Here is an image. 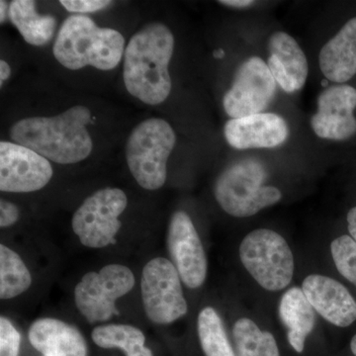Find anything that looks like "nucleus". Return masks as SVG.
I'll use <instances>...</instances> for the list:
<instances>
[{"label": "nucleus", "instance_id": "1", "mask_svg": "<svg viewBox=\"0 0 356 356\" xmlns=\"http://www.w3.org/2000/svg\"><path fill=\"white\" fill-rule=\"evenodd\" d=\"M175 37L163 23L145 26L131 38L124 54L123 79L128 92L147 105H159L170 95L168 65Z\"/></svg>", "mask_w": 356, "mask_h": 356}, {"label": "nucleus", "instance_id": "2", "mask_svg": "<svg viewBox=\"0 0 356 356\" xmlns=\"http://www.w3.org/2000/svg\"><path fill=\"white\" fill-rule=\"evenodd\" d=\"M90 121V110L76 105L56 116L29 117L16 122L10 129V138L49 161L72 165L92 152V139L86 129Z\"/></svg>", "mask_w": 356, "mask_h": 356}, {"label": "nucleus", "instance_id": "3", "mask_svg": "<svg viewBox=\"0 0 356 356\" xmlns=\"http://www.w3.org/2000/svg\"><path fill=\"white\" fill-rule=\"evenodd\" d=\"M125 50V39L120 32L98 27L91 18L79 14L64 21L53 47L56 60L72 70L88 65L113 70L120 64Z\"/></svg>", "mask_w": 356, "mask_h": 356}, {"label": "nucleus", "instance_id": "4", "mask_svg": "<svg viewBox=\"0 0 356 356\" xmlns=\"http://www.w3.org/2000/svg\"><path fill=\"white\" fill-rule=\"evenodd\" d=\"M175 142V131L163 119H147L134 129L126 145V159L140 187L156 191L165 185L166 165Z\"/></svg>", "mask_w": 356, "mask_h": 356}, {"label": "nucleus", "instance_id": "5", "mask_svg": "<svg viewBox=\"0 0 356 356\" xmlns=\"http://www.w3.org/2000/svg\"><path fill=\"white\" fill-rule=\"evenodd\" d=\"M266 172L259 161L247 159L229 166L218 177L215 197L225 212L236 218L252 217L280 202V189L264 185Z\"/></svg>", "mask_w": 356, "mask_h": 356}, {"label": "nucleus", "instance_id": "6", "mask_svg": "<svg viewBox=\"0 0 356 356\" xmlns=\"http://www.w3.org/2000/svg\"><path fill=\"white\" fill-rule=\"evenodd\" d=\"M240 257L248 273L268 291L285 289L292 281L295 264L291 248L276 232H250L241 243Z\"/></svg>", "mask_w": 356, "mask_h": 356}, {"label": "nucleus", "instance_id": "7", "mask_svg": "<svg viewBox=\"0 0 356 356\" xmlns=\"http://www.w3.org/2000/svg\"><path fill=\"white\" fill-rule=\"evenodd\" d=\"M135 276L121 264H109L99 273H88L74 289L77 310L90 324L106 322L118 315L115 302L132 291Z\"/></svg>", "mask_w": 356, "mask_h": 356}, {"label": "nucleus", "instance_id": "8", "mask_svg": "<svg viewBox=\"0 0 356 356\" xmlns=\"http://www.w3.org/2000/svg\"><path fill=\"white\" fill-rule=\"evenodd\" d=\"M127 205V195L121 189H100L77 208L72 217V229L86 247L102 248L113 245L122 226L119 217Z\"/></svg>", "mask_w": 356, "mask_h": 356}, {"label": "nucleus", "instance_id": "9", "mask_svg": "<svg viewBox=\"0 0 356 356\" xmlns=\"http://www.w3.org/2000/svg\"><path fill=\"white\" fill-rule=\"evenodd\" d=\"M140 291L147 317L154 324H172L188 312L179 273L163 257L152 259L144 267Z\"/></svg>", "mask_w": 356, "mask_h": 356}, {"label": "nucleus", "instance_id": "10", "mask_svg": "<svg viewBox=\"0 0 356 356\" xmlns=\"http://www.w3.org/2000/svg\"><path fill=\"white\" fill-rule=\"evenodd\" d=\"M277 83L261 58L252 57L240 65L222 100L232 119L264 113L276 95Z\"/></svg>", "mask_w": 356, "mask_h": 356}, {"label": "nucleus", "instance_id": "11", "mask_svg": "<svg viewBox=\"0 0 356 356\" xmlns=\"http://www.w3.org/2000/svg\"><path fill=\"white\" fill-rule=\"evenodd\" d=\"M50 161L15 143H0V191L28 193L44 188L53 177Z\"/></svg>", "mask_w": 356, "mask_h": 356}, {"label": "nucleus", "instance_id": "12", "mask_svg": "<svg viewBox=\"0 0 356 356\" xmlns=\"http://www.w3.org/2000/svg\"><path fill=\"white\" fill-rule=\"evenodd\" d=\"M168 247L182 282L191 289L202 286L207 276V257L191 217L184 211H177L170 219Z\"/></svg>", "mask_w": 356, "mask_h": 356}, {"label": "nucleus", "instance_id": "13", "mask_svg": "<svg viewBox=\"0 0 356 356\" xmlns=\"http://www.w3.org/2000/svg\"><path fill=\"white\" fill-rule=\"evenodd\" d=\"M356 89L348 84L325 88L318 97V110L311 127L318 137L346 140L356 134Z\"/></svg>", "mask_w": 356, "mask_h": 356}, {"label": "nucleus", "instance_id": "14", "mask_svg": "<svg viewBox=\"0 0 356 356\" xmlns=\"http://www.w3.org/2000/svg\"><path fill=\"white\" fill-rule=\"evenodd\" d=\"M302 290L314 310L331 324L348 327L356 322V300L339 281L311 274L304 280Z\"/></svg>", "mask_w": 356, "mask_h": 356}, {"label": "nucleus", "instance_id": "15", "mask_svg": "<svg viewBox=\"0 0 356 356\" xmlns=\"http://www.w3.org/2000/svg\"><path fill=\"white\" fill-rule=\"evenodd\" d=\"M224 134L234 149H273L287 140L289 128L280 115L264 112L231 119L225 125Z\"/></svg>", "mask_w": 356, "mask_h": 356}, {"label": "nucleus", "instance_id": "16", "mask_svg": "<svg viewBox=\"0 0 356 356\" xmlns=\"http://www.w3.org/2000/svg\"><path fill=\"white\" fill-rule=\"evenodd\" d=\"M267 65L274 79L287 93L305 86L309 74L308 60L296 40L285 32L274 33L268 41Z\"/></svg>", "mask_w": 356, "mask_h": 356}, {"label": "nucleus", "instance_id": "17", "mask_svg": "<svg viewBox=\"0 0 356 356\" xmlns=\"http://www.w3.org/2000/svg\"><path fill=\"white\" fill-rule=\"evenodd\" d=\"M29 341L43 356L88 355V346L81 332L57 318H39L33 323Z\"/></svg>", "mask_w": 356, "mask_h": 356}, {"label": "nucleus", "instance_id": "18", "mask_svg": "<svg viewBox=\"0 0 356 356\" xmlns=\"http://www.w3.org/2000/svg\"><path fill=\"white\" fill-rule=\"evenodd\" d=\"M318 64L332 83H344L356 74V17L351 18L323 47Z\"/></svg>", "mask_w": 356, "mask_h": 356}, {"label": "nucleus", "instance_id": "19", "mask_svg": "<svg viewBox=\"0 0 356 356\" xmlns=\"http://www.w3.org/2000/svg\"><path fill=\"white\" fill-rule=\"evenodd\" d=\"M280 315L287 327L290 346L297 353H303L307 337L315 327L316 314L302 288L292 287L283 294Z\"/></svg>", "mask_w": 356, "mask_h": 356}, {"label": "nucleus", "instance_id": "20", "mask_svg": "<svg viewBox=\"0 0 356 356\" xmlns=\"http://www.w3.org/2000/svg\"><path fill=\"white\" fill-rule=\"evenodd\" d=\"M9 18L21 36L32 46H44L53 39L57 19L37 13L32 0H14L9 6Z\"/></svg>", "mask_w": 356, "mask_h": 356}, {"label": "nucleus", "instance_id": "21", "mask_svg": "<svg viewBox=\"0 0 356 356\" xmlns=\"http://www.w3.org/2000/svg\"><path fill=\"white\" fill-rule=\"evenodd\" d=\"M91 337L99 348H120L126 356H154L152 350L145 346V334L133 325H99L93 330Z\"/></svg>", "mask_w": 356, "mask_h": 356}, {"label": "nucleus", "instance_id": "22", "mask_svg": "<svg viewBox=\"0 0 356 356\" xmlns=\"http://www.w3.org/2000/svg\"><path fill=\"white\" fill-rule=\"evenodd\" d=\"M233 336L238 356H280L273 334L262 331L250 318L236 321Z\"/></svg>", "mask_w": 356, "mask_h": 356}, {"label": "nucleus", "instance_id": "23", "mask_svg": "<svg viewBox=\"0 0 356 356\" xmlns=\"http://www.w3.org/2000/svg\"><path fill=\"white\" fill-rule=\"evenodd\" d=\"M31 284V273L19 255L6 245H0V298H15Z\"/></svg>", "mask_w": 356, "mask_h": 356}, {"label": "nucleus", "instance_id": "24", "mask_svg": "<svg viewBox=\"0 0 356 356\" xmlns=\"http://www.w3.org/2000/svg\"><path fill=\"white\" fill-rule=\"evenodd\" d=\"M198 336L206 356H236L229 343L219 314L212 307H206L198 316Z\"/></svg>", "mask_w": 356, "mask_h": 356}, {"label": "nucleus", "instance_id": "25", "mask_svg": "<svg viewBox=\"0 0 356 356\" xmlns=\"http://www.w3.org/2000/svg\"><path fill=\"white\" fill-rule=\"evenodd\" d=\"M332 261L339 273L356 287V242L350 235L334 238L331 243Z\"/></svg>", "mask_w": 356, "mask_h": 356}, {"label": "nucleus", "instance_id": "26", "mask_svg": "<svg viewBox=\"0 0 356 356\" xmlns=\"http://www.w3.org/2000/svg\"><path fill=\"white\" fill-rule=\"evenodd\" d=\"M21 336L13 323L2 316L0 318V356H18Z\"/></svg>", "mask_w": 356, "mask_h": 356}, {"label": "nucleus", "instance_id": "27", "mask_svg": "<svg viewBox=\"0 0 356 356\" xmlns=\"http://www.w3.org/2000/svg\"><path fill=\"white\" fill-rule=\"evenodd\" d=\"M60 2L67 11L79 15L102 10L112 3L107 0H60Z\"/></svg>", "mask_w": 356, "mask_h": 356}, {"label": "nucleus", "instance_id": "28", "mask_svg": "<svg viewBox=\"0 0 356 356\" xmlns=\"http://www.w3.org/2000/svg\"><path fill=\"white\" fill-rule=\"evenodd\" d=\"M20 211L15 204L9 201L0 200V227L8 228L19 220Z\"/></svg>", "mask_w": 356, "mask_h": 356}, {"label": "nucleus", "instance_id": "29", "mask_svg": "<svg viewBox=\"0 0 356 356\" xmlns=\"http://www.w3.org/2000/svg\"><path fill=\"white\" fill-rule=\"evenodd\" d=\"M346 222H348V233L356 242V206L348 211Z\"/></svg>", "mask_w": 356, "mask_h": 356}, {"label": "nucleus", "instance_id": "30", "mask_svg": "<svg viewBox=\"0 0 356 356\" xmlns=\"http://www.w3.org/2000/svg\"><path fill=\"white\" fill-rule=\"evenodd\" d=\"M219 3L222 6L234 7V8L242 9L254 6L255 1H252V0H221Z\"/></svg>", "mask_w": 356, "mask_h": 356}, {"label": "nucleus", "instance_id": "31", "mask_svg": "<svg viewBox=\"0 0 356 356\" xmlns=\"http://www.w3.org/2000/svg\"><path fill=\"white\" fill-rule=\"evenodd\" d=\"M11 74L10 65L7 64L6 60H0V86H2L4 81H7Z\"/></svg>", "mask_w": 356, "mask_h": 356}, {"label": "nucleus", "instance_id": "32", "mask_svg": "<svg viewBox=\"0 0 356 356\" xmlns=\"http://www.w3.org/2000/svg\"><path fill=\"white\" fill-rule=\"evenodd\" d=\"M7 16L9 17V8L7 6V2L1 0L0 1V22L3 23L7 19Z\"/></svg>", "mask_w": 356, "mask_h": 356}, {"label": "nucleus", "instance_id": "33", "mask_svg": "<svg viewBox=\"0 0 356 356\" xmlns=\"http://www.w3.org/2000/svg\"><path fill=\"white\" fill-rule=\"evenodd\" d=\"M350 350L353 355L356 356V334L350 341Z\"/></svg>", "mask_w": 356, "mask_h": 356}]
</instances>
